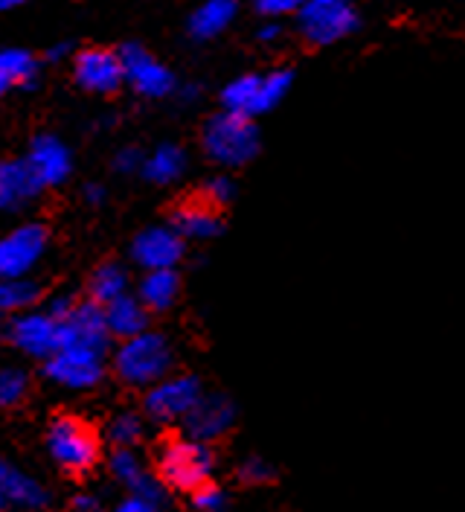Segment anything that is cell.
<instances>
[{
    "instance_id": "cell-37",
    "label": "cell",
    "mask_w": 465,
    "mask_h": 512,
    "mask_svg": "<svg viewBox=\"0 0 465 512\" xmlns=\"http://www.w3.org/2000/svg\"><path fill=\"white\" fill-rule=\"evenodd\" d=\"M256 35H259V41H265V44H274V41H279V38H282V27H279L274 18H268V24L256 32Z\"/></svg>"
},
{
    "instance_id": "cell-2",
    "label": "cell",
    "mask_w": 465,
    "mask_h": 512,
    "mask_svg": "<svg viewBox=\"0 0 465 512\" xmlns=\"http://www.w3.org/2000/svg\"><path fill=\"white\" fill-rule=\"evenodd\" d=\"M201 146H204V155L213 163L236 169V166H245L259 155L262 137H259V128L250 117L221 111V114L207 120L204 134H201Z\"/></svg>"
},
{
    "instance_id": "cell-16",
    "label": "cell",
    "mask_w": 465,
    "mask_h": 512,
    "mask_svg": "<svg viewBox=\"0 0 465 512\" xmlns=\"http://www.w3.org/2000/svg\"><path fill=\"white\" fill-rule=\"evenodd\" d=\"M62 320V347H91V350L105 352L111 335L102 318V306L91 300L73 303V309Z\"/></svg>"
},
{
    "instance_id": "cell-40",
    "label": "cell",
    "mask_w": 465,
    "mask_h": 512,
    "mask_svg": "<svg viewBox=\"0 0 465 512\" xmlns=\"http://www.w3.org/2000/svg\"><path fill=\"white\" fill-rule=\"evenodd\" d=\"M24 0H0V15H6V12H12V9H18Z\"/></svg>"
},
{
    "instance_id": "cell-34",
    "label": "cell",
    "mask_w": 465,
    "mask_h": 512,
    "mask_svg": "<svg viewBox=\"0 0 465 512\" xmlns=\"http://www.w3.org/2000/svg\"><path fill=\"white\" fill-rule=\"evenodd\" d=\"M160 507L152 504V501H146V498H140V495H128L125 501H120L114 512H157Z\"/></svg>"
},
{
    "instance_id": "cell-18",
    "label": "cell",
    "mask_w": 465,
    "mask_h": 512,
    "mask_svg": "<svg viewBox=\"0 0 465 512\" xmlns=\"http://www.w3.org/2000/svg\"><path fill=\"white\" fill-rule=\"evenodd\" d=\"M172 227L178 230L181 239H192V242H207L216 239L221 233V213L218 207L207 204L204 198L195 201H184L175 213H172Z\"/></svg>"
},
{
    "instance_id": "cell-11",
    "label": "cell",
    "mask_w": 465,
    "mask_h": 512,
    "mask_svg": "<svg viewBox=\"0 0 465 512\" xmlns=\"http://www.w3.org/2000/svg\"><path fill=\"white\" fill-rule=\"evenodd\" d=\"M6 338L30 358H50L62 347V320L53 318L47 309H24L6 323Z\"/></svg>"
},
{
    "instance_id": "cell-5",
    "label": "cell",
    "mask_w": 465,
    "mask_h": 512,
    "mask_svg": "<svg viewBox=\"0 0 465 512\" xmlns=\"http://www.w3.org/2000/svg\"><path fill=\"white\" fill-rule=\"evenodd\" d=\"M291 85H294V73L285 67L271 70V73H245V76H236L233 82L224 85L221 105H224V111L256 120L259 114L274 111L288 96Z\"/></svg>"
},
{
    "instance_id": "cell-7",
    "label": "cell",
    "mask_w": 465,
    "mask_h": 512,
    "mask_svg": "<svg viewBox=\"0 0 465 512\" xmlns=\"http://www.w3.org/2000/svg\"><path fill=\"white\" fill-rule=\"evenodd\" d=\"M204 396V387L195 376L189 373H178V376H163L160 382L146 387V416L155 419L160 425L169 422H184V416L195 408V402Z\"/></svg>"
},
{
    "instance_id": "cell-35",
    "label": "cell",
    "mask_w": 465,
    "mask_h": 512,
    "mask_svg": "<svg viewBox=\"0 0 465 512\" xmlns=\"http://www.w3.org/2000/svg\"><path fill=\"white\" fill-rule=\"evenodd\" d=\"M70 309H73V300H70L67 294H56V297L50 300V306H47V312H50L53 318H64Z\"/></svg>"
},
{
    "instance_id": "cell-14",
    "label": "cell",
    "mask_w": 465,
    "mask_h": 512,
    "mask_svg": "<svg viewBox=\"0 0 465 512\" xmlns=\"http://www.w3.org/2000/svg\"><path fill=\"white\" fill-rule=\"evenodd\" d=\"M24 163L30 166V172L35 175L41 190L62 187L64 181L73 175V152L67 149V143H64L62 137H56V134L32 137Z\"/></svg>"
},
{
    "instance_id": "cell-15",
    "label": "cell",
    "mask_w": 465,
    "mask_h": 512,
    "mask_svg": "<svg viewBox=\"0 0 465 512\" xmlns=\"http://www.w3.org/2000/svg\"><path fill=\"white\" fill-rule=\"evenodd\" d=\"M236 422V405L230 396L224 393H204L195 408L184 416L186 437L201 440V443H213L218 437H224Z\"/></svg>"
},
{
    "instance_id": "cell-26",
    "label": "cell",
    "mask_w": 465,
    "mask_h": 512,
    "mask_svg": "<svg viewBox=\"0 0 465 512\" xmlns=\"http://www.w3.org/2000/svg\"><path fill=\"white\" fill-rule=\"evenodd\" d=\"M38 300V286L30 277H6L0 280V315H18L24 309H30Z\"/></svg>"
},
{
    "instance_id": "cell-20",
    "label": "cell",
    "mask_w": 465,
    "mask_h": 512,
    "mask_svg": "<svg viewBox=\"0 0 465 512\" xmlns=\"http://www.w3.org/2000/svg\"><path fill=\"white\" fill-rule=\"evenodd\" d=\"M102 318H105V326H108V335L120 338V341L149 329V309L131 291H125L120 297H114L111 303H105Z\"/></svg>"
},
{
    "instance_id": "cell-28",
    "label": "cell",
    "mask_w": 465,
    "mask_h": 512,
    "mask_svg": "<svg viewBox=\"0 0 465 512\" xmlns=\"http://www.w3.org/2000/svg\"><path fill=\"white\" fill-rule=\"evenodd\" d=\"M30 393V376L18 367L0 370V408H18Z\"/></svg>"
},
{
    "instance_id": "cell-3",
    "label": "cell",
    "mask_w": 465,
    "mask_h": 512,
    "mask_svg": "<svg viewBox=\"0 0 465 512\" xmlns=\"http://www.w3.org/2000/svg\"><path fill=\"white\" fill-rule=\"evenodd\" d=\"M47 451L67 475H88L99 463L102 443L91 422L76 414H62L47 428Z\"/></svg>"
},
{
    "instance_id": "cell-6",
    "label": "cell",
    "mask_w": 465,
    "mask_h": 512,
    "mask_svg": "<svg viewBox=\"0 0 465 512\" xmlns=\"http://www.w3.org/2000/svg\"><path fill=\"white\" fill-rule=\"evenodd\" d=\"M297 30L314 47H329L358 30L361 18L352 0H306L297 12Z\"/></svg>"
},
{
    "instance_id": "cell-39",
    "label": "cell",
    "mask_w": 465,
    "mask_h": 512,
    "mask_svg": "<svg viewBox=\"0 0 465 512\" xmlns=\"http://www.w3.org/2000/svg\"><path fill=\"white\" fill-rule=\"evenodd\" d=\"M67 53H70V47H67V44H59V47H53V50H50L47 56H50V59L56 62V59H64Z\"/></svg>"
},
{
    "instance_id": "cell-36",
    "label": "cell",
    "mask_w": 465,
    "mask_h": 512,
    "mask_svg": "<svg viewBox=\"0 0 465 512\" xmlns=\"http://www.w3.org/2000/svg\"><path fill=\"white\" fill-rule=\"evenodd\" d=\"M73 510L76 512H99V498L91 492H82L73 498Z\"/></svg>"
},
{
    "instance_id": "cell-29",
    "label": "cell",
    "mask_w": 465,
    "mask_h": 512,
    "mask_svg": "<svg viewBox=\"0 0 465 512\" xmlns=\"http://www.w3.org/2000/svg\"><path fill=\"white\" fill-rule=\"evenodd\" d=\"M189 495H192V507H195L198 512H224V507H227V495H224V489L216 486L213 480L201 483V486H198V489H192Z\"/></svg>"
},
{
    "instance_id": "cell-1",
    "label": "cell",
    "mask_w": 465,
    "mask_h": 512,
    "mask_svg": "<svg viewBox=\"0 0 465 512\" xmlns=\"http://www.w3.org/2000/svg\"><path fill=\"white\" fill-rule=\"evenodd\" d=\"M172 361L175 355L169 338L152 329L123 338V344L114 352V370L128 387H152L163 376H169Z\"/></svg>"
},
{
    "instance_id": "cell-19",
    "label": "cell",
    "mask_w": 465,
    "mask_h": 512,
    "mask_svg": "<svg viewBox=\"0 0 465 512\" xmlns=\"http://www.w3.org/2000/svg\"><path fill=\"white\" fill-rule=\"evenodd\" d=\"M0 498L3 504L24 507V510H44L50 504V492L32 475L21 472L6 460H0Z\"/></svg>"
},
{
    "instance_id": "cell-9",
    "label": "cell",
    "mask_w": 465,
    "mask_h": 512,
    "mask_svg": "<svg viewBox=\"0 0 465 512\" xmlns=\"http://www.w3.org/2000/svg\"><path fill=\"white\" fill-rule=\"evenodd\" d=\"M117 53L123 62L125 85L134 94L146 96V99H163V96L175 94V88H178L175 73L160 62L155 53H149L140 44H125Z\"/></svg>"
},
{
    "instance_id": "cell-25",
    "label": "cell",
    "mask_w": 465,
    "mask_h": 512,
    "mask_svg": "<svg viewBox=\"0 0 465 512\" xmlns=\"http://www.w3.org/2000/svg\"><path fill=\"white\" fill-rule=\"evenodd\" d=\"M0 76L12 85V88H30L38 79V59L30 50L21 47H6L0 50Z\"/></svg>"
},
{
    "instance_id": "cell-42",
    "label": "cell",
    "mask_w": 465,
    "mask_h": 512,
    "mask_svg": "<svg viewBox=\"0 0 465 512\" xmlns=\"http://www.w3.org/2000/svg\"><path fill=\"white\" fill-rule=\"evenodd\" d=\"M0 338H6V320L0 315Z\"/></svg>"
},
{
    "instance_id": "cell-38",
    "label": "cell",
    "mask_w": 465,
    "mask_h": 512,
    "mask_svg": "<svg viewBox=\"0 0 465 512\" xmlns=\"http://www.w3.org/2000/svg\"><path fill=\"white\" fill-rule=\"evenodd\" d=\"M85 198H88V204H102L105 201V187H99V184L85 187Z\"/></svg>"
},
{
    "instance_id": "cell-4",
    "label": "cell",
    "mask_w": 465,
    "mask_h": 512,
    "mask_svg": "<svg viewBox=\"0 0 465 512\" xmlns=\"http://www.w3.org/2000/svg\"><path fill=\"white\" fill-rule=\"evenodd\" d=\"M157 472L160 483L172 486L178 492H192L201 483L213 478L216 472V454L210 443L192 440V437H175L163 443L157 454Z\"/></svg>"
},
{
    "instance_id": "cell-8",
    "label": "cell",
    "mask_w": 465,
    "mask_h": 512,
    "mask_svg": "<svg viewBox=\"0 0 465 512\" xmlns=\"http://www.w3.org/2000/svg\"><path fill=\"white\" fill-rule=\"evenodd\" d=\"M44 376L67 390H91L105 376V352L59 347L50 358H44Z\"/></svg>"
},
{
    "instance_id": "cell-30",
    "label": "cell",
    "mask_w": 465,
    "mask_h": 512,
    "mask_svg": "<svg viewBox=\"0 0 465 512\" xmlns=\"http://www.w3.org/2000/svg\"><path fill=\"white\" fill-rule=\"evenodd\" d=\"M233 195H236V184L227 178V175H218V178H210L207 181V187L201 192V198L207 201V204H213V207H224V204H230L233 201Z\"/></svg>"
},
{
    "instance_id": "cell-10",
    "label": "cell",
    "mask_w": 465,
    "mask_h": 512,
    "mask_svg": "<svg viewBox=\"0 0 465 512\" xmlns=\"http://www.w3.org/2000/svg\"><path fill=\"white\" fill-rule=\"evenodd\" d=\"M50 248V233L38 222L15 227L12 233L0 236V280L6 277H27L32 268L44 259Z\"/></svg>"
},
{
    "instance_id": "cell-21",
    "label": "cell",
    "mask_w": 465,
    "mask_h": 512,
    "mask_svg": "<svg viewBox=\"0 0 465 512\" xmlns=\"http://www.w3.org/2000/svg\"><path fill=\"white\" fill-rule=\"evenodd\" d=\"M239 15V0H201L192 15L186 30L195 41H213L227 30Z\"/></svg>"
},
{
    "instance_id": "cell-43",
    "label": "cell",
    "mask_w": 465,
    "mask_h": 512,
    "mask_svg": "<svg viewBox=\"0 0 465 512\" xmlns=\"http://www.w3.org/2000/svg\"><path fill=\"white\" fill-rule=\"evenodd\" d=\"M0 507H6V504H3V498H0Z\"/></svg>"
},
{
    "instance_id": "cell-23",
    "label": "cell",
    "mask_w": 465,
    "mask_h": 512,
    "mask_svg": "<svg viewBox=\"0 0 465 512\" xmlns=\"http://www.w3.org/2000/svg\"><path fill=\"white\" fill-rule=\"evenodd\" d=\"M186 166H189V158H186V152L181 146H175V143H160V146L152 149L149 155H143L140 172H143L146 181H152L157 187H169V184L181 181Z\"/></svg>"
},
{
    "instance_id": "cell-27",
    "label": "cell",
    "mask_w": 465,
    "mask_h": 512,
    "mask_svg": "<svg viewBox=\"0 0 465 512\" xmlns=\"http://www.w3.org/2000/svg\"><path fill=\"white\" fill-rule=\"evenodd\" d=\"M143 431H146L143 416L134 414V411H123L108 422L105 437L114 448H134L143 440Z\"/></svg>"
},
{
    "instance_id": "cell-41",
    "label": "cell",
    "mask_w": 465,
    "mask_h": 512,
    "mask_svg": "<svg viewBox=\"0 0 465 512\" xmlns=\"http://www.w3.org/2000/svg\"><path fill=\"white\" fill-rule=\"evenodd\" d=\"M9 91H12V85H9V82H6V79L0 76V96H6Z\"/></svg>"
},
{
    "instance_id": "cell-32",
    "label": "cell",
    "mask_w": 465,
    "mask_h": 512,
    "mask_svg": "<svg viewBox=\"0 0 465 512\" xmlns=\"http://www.w3.org/2000/svg\"><path fill=\"white\" fill-rule=\"evenodd\" d=\"M239 478L245 480V483H268V480L274 478V469H271V463L268 460H262V457H248L242 466H239Z\"/></svg>"
},
{
    "instance_id": "cell-12",
    "label": "cell",
    "mask_w": 465,
    "mask_h": 512,
    "mask_svg": "<svg viewBox=\"0 0 465 512\" xmlns=\"http://www.w3.org/2000/svg\"><path fill=\"white\" fill-rule=\"evenodd\" d=\"M73 76H76L79 88H85L88 94L99 96L117 94L125 85L120 53L105 50V47H88V50L76 53V59H73Z\"/></svg>"
},
{
    "instance_id": "cell-24",
    "label": "cell",
    "mask_w": 465,
    "mask_h": 512,
    "mask_svg": "<svg viewBox=\"0 0 465 512\" xmlns=\"http://www.w3.org/2000/svg\"><path fill=\"white\" fill-rule=\"evenodd\" d=\"M125 291H128V268L123 262H102V265L93 268L91 280H88L91 303L105 306V303H111L114 297H120Z\"/></svg>"
},
{
    "instance_id": "cell-33",
    "label": "cell",
    "mask_w": 465,
    "mask_h": 512,
    "mask_svg": "<svg viewBox=\"0 0 465 512\" xmlns=\"http://www.w3.org/2000/svg\"><path fill=\"white\" fill-rule=\"evenodd\" d=\"M143 155H146V152H140L137 146H125V149H120V152L114 155V169H117L120 175H137L140 166H143Z\"/></svg>"
},
{
    "instance_id": "cell-31",
    "label": "cell",
    "mask_w": 465,
    "mask_h": 512,
    "mask_svg": "<svg viewBox=\"0 0 465 512\" xmlns=\"http://www.w3.org/2000/svg\"><path fill=\"white\" fill-rule=\"evenodd\" d=\"M306 0H250V6L265 15V18H285V15H294Z\"/></svg>"
},
{
    "instance_id": "cell-17",
    "label": "cell",
    "mask_w": 465,
    "mask_h": 512,
    "mask_svg": "<svg viewBox=\"0 0 465 512\" xmlns=\"http://www.w3.org/2000/svg\"><path fill=\"white\" fill-rule=\"evenodd\" d=\"M41 192L30 166L21 160H0V213H18L30 207V201Z\"/></svg>"
},
{
    "instance_id": "cell-13",
    "label": "cell",
    "mask_w": 465,
    "mask_h": 512,
    "mask_svg": "<svg viewBox=\"0 0 465 512\" xmlns=\"http://www.w3.org/2000/svg\"><path fill=\"white\" fill-rule=\"evenodd\" d=\"M131 259L143 271H157V268H178L184 259V239L172 224H152L140 230L131 242Z\"/></svg>"
},
{
    "instance_id": "cell-22",
    "label": "cell",
    "mask_w": 465,
    "mask_h": 512,
    "mask_svg": "<svg viewBox=\"0 0 465 512\" xmlns=\"http://www.w3.org/2000/svg\"><path fill=\"white\" fill-rule=\"evenodd\" d=\"M181 297V277L175 268H157V271H146L140 277L137 286V300L149 309V312H166L178 303Z\"/></svg>"
}]
</instances>
